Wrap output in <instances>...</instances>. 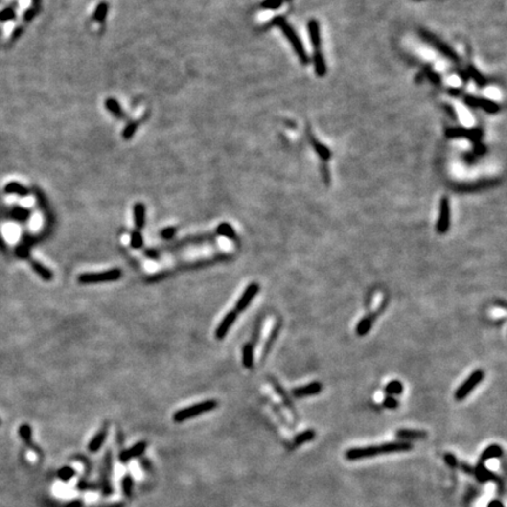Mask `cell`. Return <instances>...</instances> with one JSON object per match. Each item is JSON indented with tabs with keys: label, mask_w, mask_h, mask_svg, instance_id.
<instances>
[{
	"label": "cell",
	"mask_w": 507,
	"mask_h": 507,
	"mask_svg": "<svg viewBox=\"0 0 507 507\" xmlns=\"http://www.w3.org/2000/svg\"><path fill=\"white\" fill-rule=\"evenodd\" d=\"M414 449V445L410 441L398 440L384 443L382 445H370V446L363 447H352L346 452V458L350 461H361L365 458H372V457L382 455H392V453H403L409 452Z\"/></svg>",
	"instance_id": "obj_1"
},
{
	"label": "cell",
	"mask_w": 507,
	"mask_h": 507,
	"mask_svg": "<svg viewBox=\"0 0 507 507\" xmlns=\"http://www.w3.org/2000/svg\"><path fill=\"white\" fill-rule=\"evenodd\" d=\"M271 23L276 25L277 27H279V29L283 32V34L285 35L287 40L290 43L291 47L294 48V51L297 54V57H299L300 63L304 64V65L308 64L309 57H308V53H306V51H305L304 46H303L302 40H300V38L297 35L296 31H295V29L291 27L290 25H289L287 20H285L283 17H276L275 19L271 22Z\"/></svg>",
	"instance_id": "obj_2"
},
{
	"label": "cell",
	"mask_w": 507,
	"mask_h": 507,
	"mask_svg": "<svg viewBox=\"0 0 507 507\" xmlns=\"http://www.w3.org/2000/svg\"><path fill=\"white\" fill-rule=\"evenodd\" d=\"M217 400L210 399V400H205V402H201L199 404H194V405L189 406V408H184L182 410H179L174 414L173 419L176 423H182V421L190 419V418L197 417V415H201L206 412L211 411L215 408H217Z\"/></svg>",
	"instance_id": "obj_3"
},
{
	"label": "cell",
	"mask_w": 507,
	"mask_h": 507,
	"mask_svg": "<svg viewBox=\"0 0 507 507\" xmlns=\"http://www.w3.org/2000/svg\"><path fill=\"white\" fill-rule=\"evenodd\" d=\"M122 271L120 269H110L100 273H85L78 277V282L80 284H100V283L114 282L121 278Z\"/></svg>",
	"instance_id": "obj_4"
},
{
	"label": "cell",
	"mask_w": 507,
	"mask_h": 507,
	"mask_svg": "<svg viewBox=\"0 0 507 507\" xmlns=\"http://www.w3.org/2000/svg\"><path fill=\"white\" fill-rule=\"evenodd\" d=\"M419 34H420L421 39L425 41V43L429 44V45H431L433 48L436 49V51H438L440 54H443L445 58H447L449 60L453 61V63H459V61H461V58H459V55L457 54V52L455 51V49L451 48L447 44H445L444 41H441L438 37H436L435 34H432L431 32L425 31V29H420Z\"/></svg>",
	"instance_id": "obj_5"
},
{
	"label": "cell",
	"mask_w": 507,
	"mask_h": 507,
	"mask_svg": "<svg viewBox=\"0 0 507 507\" xmlns=\"http://www.w3.org/2000/svg\"><path fill=\"white\" fill-rule=\"evenodd\" d=\"M485 377V372L483 370H476L473 371L472 373H471L470 376L467 377L466 379L464 380V383L459 386L458 389H457L456 393H455V398L457 400H462L465 399L468 394L472 392L474 389L478 386L480 383L483 382V379H484Z\"/></svg>",
	"instance_id": "obj_6"
},
{
	"label": "cell",
	"mask_w": 507,
	"mask_h": 507,
	"mask_svg": "<svg viewBox=\"0 0 507 507\" xmlns=\"http://www.w3.org/2000/svg\"><path fill=\"white\" fill-rule=\"evenodd\" d=\"M451 226V209H450V201L447 197H441L439 201V213L437 220V232L443 235L449 231Z\"/></svg>",
	"instance_id": "obj_7"
},
{
	"label": "cell",
	"mask_w": 507,
	"mask_h": 507,
	"mask_svg": "<svg viewBox=\"0 0 507 507\" xmlns=\"http://www.w3.org/2000/svg\"><path fill=\"white\" fill-rule=\"evenodd\" d=\"M464 102L471 108H482L483 111L488 114H496L500 111V106L497 102L492 101L490 99L482 98V96L467 95L464 96Z\"/></svg>",
	"instance_id": "obj_8"
},
{
	"label": "cell",
	"mask_w": 507,
	"mask_h": 507,
	"mask_svg": "<svg viewBox=\"0 0 507 507\" xmlns=\"http://www.w3.org/2000/svg\"><path fill=\"white\" fill-rule=\"evenodd\" d=\"M445 135H446V138H468V140L473 141V142H479V141H482L483 131L479 128L466 129V128H461V127H452V128L446 129Z\"/></svg>",
	"instance_id": "obj_9"
},
{
	"label": "cell",
	"mask_w": 507,
	"mask_h": 507,
	"mask_svg": "<svg viewBox=\"0 0 507 507\" xmlns=\"http://www.w3.org/2000/svg\"><path fill=\"white\" fill-rule=\"evenodd\" d=\"M259 291V285L256 282L250 283L248 287L246 288V290L243 291V294L241 295V297L238 299L236 305H235L234 310L237 312H242L246 310L247 308L250 305L252 300L255 299L256 295L258 294Z\"/></svg>",
	"instance_id": "obj_10"
},
{
	"label": "cell",
	"mask_w": 507,
	"mask_h": 507,
	"mask_svg": "<svg viewBox=\"0 0 507 507\" xmlns=\"http://www.w3.org/2000/svg\"><path fill=\"white\" fill-rule=\"evenodd\" d=\"M473 473H474V476H476V478L478 479L480 483L494 482L498 486H499L500 492L504 491V483H503V480L500 479L499 477H497L496 474L492 472V471L488 470V468L485 466L484 462H480L479 461L478 465H477V466L473 468Z\"/></svg>",
	"instance_id": "obj_11"
},
{
	"label": "cell",
	"mask_w": 507,
	"mask_h": 507,
	"mask_svg": "<svg viewBox=\"0 0 507 507\" xmlns=\"http://www.w3.org/2000/svg\"><path fill=\"white\" fill-rule=\"evenodd\" d=\"M237 312L232 309L231 311H229L228 314L223 317V320L221 321L219 326L216 328V331H215V337L219 341H222L223 338H226V336L228 335L229 330L232 326V324L236 322L237 318Z\"/></svg>",
	"instance_id": "obj_12"
},
{
	"label": "cell",
	"mask_w": 507,
	"mask_h": 507,
	"mask_svg": "<svg viewBox=\"0 0 507 507\" xmlns=\"http://www.w3.org/2000/svg\"><path fill=\"white\" fill-rule=\"evenodd\" d=\"M322 390H323L322 383L312 382V383H310V384H306L304 386H300V388L294 389L293 394H294V397H296V398H304V397H310V396H315V394H318Z\"/></svg>",
	"instance_id": "obj_13"
},
{
	"label": "cell",
	"mask_w": 507,
	"mask_h": 507,
	"mask_svg": "<svg viewBox=\"0 0 507 507\" xmlns=\"http://www.w3.org/2000/svg\"><path fill=\"white\" fill-rule=\"evenodd\" d=\"M146 447H147L146 441H140V443H137L135 445H133V446L129 447V449L122 451V453L120 455V461H121L122 462H127V461H132V459L137 458V457H140L144 452Z\"/></svg>",
	"instance_id": "obj_14"
},
{
	"label": "cell",
	"mask_w": 507,
	"mask_h": 507,
	"mask_svg": "<svg viewBox=\"0 0 507 507\" xmlns=\"http://www.w3.org/2000/svg\"><path fill=\"white\" fill-rule=\"evenodd\" d=\"M308 138H309V140H310L312 148L315 149L316 154L320 156V158L322 159L324 162L329 161L330 159H331V155H332L331 154V150H330L328 147L325 146V144H323L322 142H320V141H318L317 138L311 134L309 129H308Z\"/></svg>",
	"instance_id": "obj_15"
},
{
	"label": "cell",
	"mask_w": 507,
	"mask_h": 507,
	"mask_svg": "<svg viewBox=\"0 0 507 507\" xmlns=\"http://www.w3.org/2000/svg\"><path fill=\"white\" fill-rule=\"evenodd\" d=\"M308 32L310 41L315 49H321L322 45V38H321V28L320 23L316 19H311L308 22Z\"/></svg>",
	"instance_id": "obj_16"
},
{
	"label": "cell",
	"mask_w": 507,
	"mask_h": 507,
	"mask_svg": "<svg viewBox=\"0 0 507 507\" xmlns=\"http://www.w3.org/2000/svg\"><path fill=\"white\" fill-rule=\"evenodd\" d=\"M427 433L423 430H412V429H400L396 432V437L399 440H415V439L426 438Z\"/></svg>",
	"instance_id": "obj_17"
},
{
	"label": "cell",
	"mask_w": 507,
	"mask_h": 507,
	"mask_svg": "<svg viewBox=\"0 0 507 507\" xmlns=\"http://www.w3.org/2000/svg\"><path fill=\"white\" fill-rule=\"evenodd\" d=\"M107 435H108V426L105 425L101 427V430L96 433L95 436L92 438V440H91L90 445H88V450H90V452H98V451L100 450V447L102 446L105 443L106 438H107Z\"/></svg>",
	"instance_id": "obj_18"
},
{
	"label": "cell",
	"mask_w": 507,
	"mask_h": 507,
	"mask_svg": "<svg viewBox=\"0 0 507 507\" xmlns=\"http://www.w3.org/2000/svg\"><path fill=\"white\" fill-rule=\"evenodd\" d=\"M133 213H134V223L137 227V230L141 231L143 229L144 223H146V207H144L143 203H135Z\"/></svg>",
	"instance_id": "obj_19"
},
{
	"label": "cell",
	"mask_w": 507,
	"mask_h": 507,
	"mask_svg": "<svg viewBox=\"0 0 507 507\" xmlns=\"http://www.w3.org/2000/svg\"><path fill=\"white\" fill-rule=\"evenodd\" d=\"M504 451L503 447L498 444H492L490 446H487L486 449L483 451V453L480 455V462H485L487 461H491V459L494 458H500L503 456Z\"/></svg>",
	"instance_id": "obj_20"
},
{
	"label": "cell",
	"mask_w": 507,
	"mask_h": 507,
	"mask_svg": "<svg viewBox=\"0 0 507 507\" xmlns=\"http://www.w3.org/2000/svg\"><path fill=\"white\" fill-rule=\"evenodd\" d=\"M312 60H314L315 72H316L317 76L322 78V76L326 74V64L321 49H315L314 54H312Z\"/></svg>",
	"instance_id": "obj_21"
},
{
	"label": "cell",
	"mask_w": 507,
	"mask_h": 507,
	"mask_svg": "<svg viewBox=\"0 0 507 507\" xmlns=\"http://www.w3.org/2000/svg\"><path fill=\"white\" fill-rule=\"evenodd\" d=\"M269 380H270V383H271V384H273V386H274V389H275V390H276V392H277V393H278V396L282 398V400H283V403H284V405H285V406H287V408H288L289 410H290V411H291V412H293V414H294V415H296V410H295V408H294V405H293V402H291V399H290V398H289V396H288V393H287V392H285V390H284V389H283V388H282V385H281V384H279V383H278V382H277V380H276V379L271 378V377H269Z\"/></svg>",
	"instance_id": "obj_22"
},
{
	"label": "cell",
	"mask_w": 507,
	"mask_h": 507,
	"mask_svg": "<svg viewBox=\"0 0 507 507\" xmlns=\"http://www.w3.org/2000/svg\"><path fill=\"white\" fill-rule=\"evenodd\" d=\"M105 106H106V108H107V111L112 114V115H114L115 117H117V119H123V117L126 116L125 111H123V108L121 107V105H120V102L117 101L116 99L108 98L105 101Z\"/></svg>",
	"instance_id": "obj_23"
},
{
	"label": "cell",
	"mask_w": 507,
	"mask_h": 507,
	"mask_svg": "<svg viewBox=\"0 0 507 507\" xmlns=\"http://www.w3.org/2000/svg\"><path fill=\"white\" fill-rule=\"evenodd\" d=\"M466 73L468 75V79L470 78L472 79V80L474 81V84H476L479 88L485 87V85L487 84V79H486L485 76L483 75L482 73H480L479 70L476 69V67H474V65H472V64L467 65Z\"/></svg>",
	"instance_id": "obj_24"
},
{
	"label": "cell",
	"mask_w": 507,
	"mask_h": 507,
	"mask_svg": "<svg viewBox=\"0 0 507 507\" xmlns=\"http://www.w3.org/2000/svg\"><path fill=\"white\" fill-rule=\"evenodd\" d=\"M254 346L252 343L244 344L242 347V364L246 369H253L254 368Z\"/></svg>",
	"instance_id": "obj_25"
},
{
	"label": "cell",
	"mask_w": 507,
	"mask_h": 507,
	"mask_svg": "<svg viewBox=\"0 0 507 507\" xmlns=\"http://www.w3.org/2000/svg\"><path fill=\"white\" fill-rule=\"evenodd\" d=\"M215 232H216L219 236H223L226 238H229V240L231 241H236L237 240V234L236 231H235V229L232 228L230 223L228 222H222L220 223L219 226H217L216 230H215Z\"/></svg>",
	"instance_id": "obj_26"
},
{
	"label": "cell",
	"mask_w": 507,
	"mask_h": 507,
	"mask_svg": "<svg viewBox=\"0 0 507 507\" xmlns=\"http://www.w3.org/2000/svg\"><path fill=\"white\" fill-rule=\"evenodd\" d=\"M108 10H110V6H108L107 2L106 1L99 2V4L96 5L95 10H94V12H93L92 18H93L94 22L100 23H104L106 20V18H107Z\"/></svg>",
	"instance_id": "obj_27"
},
{
	"label": "cell",
	"mask_w": 507,
	"mask_h": 507,
	"mask_svg": "<svg viewBox=\"0 0 507 507\" xmlns=\"http://www.w3.org/2000/svg\"><path fill=\"white\" fill-rule=\"evenodd\" d=\"M385 393H388L389 396H398V394H402L403 391H404V386H403V383L400 382V380H391V382H389L388 384L385 385V389H384Z\"/></svg>",
	"instance_id": "obj_28"
},
{
	"label": "cell",
	"mask_w": 507,
	"mask_h": 507,
	"mask_svg": "<svg viewBox=\"0 0 507 507\" xmlns=\"http://www.w3.org/2000/svg\"><path fill=\"white\" fill-rule=\"evenodd\" d=\"M316 437V431L315 430H305V431L299 433L294 439V446H300V445H303L308 441H311L312 439Z\"/></svg>",
	"instance_id": "obj_29"
},
{
	"label": "cell",
	"mask_w": 507,
	"mask_h": 507,
	"mask_svg": "<svg viewBox=\"0 0 507 507\" xmlns=\"http://www.w3.org/2000/svg\"><path fill=\"white\" fill-rule=\"evenodd\" d=\"M371 328H372V320L370 317H364L359 321L357 326H356V334L359 337H363V336L369 334Z\"/></svg>",
	"instance_id": "obj_30"
},
{
	"label": "cell",
	"mask_w": 507,
	"mask_h": 507,
	"mask_svg": "<svg viewBox=\"0 0 507 507\" xmlns=\"http://www.w3.org/2000/svg\"><path fill=\"white\" fill-rule=\"evenodd\" d=\"M279 326H281V324H279V323H277V324H276V325H275V326H274L273 331H271V332H270V336H269V338H268V341H267V342H265V344H264V349H263V352H262V358H264V357H265V356H267V355H268V353H269V351H270V350H271V347H273V344H274V343H275V341H276V337H277V335H278V331H279Z\"/></svg>",
	"instance_id": "obj_31"
},
{
	"label": "cell",
	"mask_w": 507,
	"mask_h": 507,
	"mask_svg": "<svg viewBox=\"0 0 507 507\" xmlns=\"http://www.w3.org/2000/svg\"><path fill=\"white\" fill-rule=\"evenodd\" d=\"M32 267H33V269L37 271V274H39V275L43 277L44 279H46V281H51V279L53 278L52 271L49 269H47L46 267H44L43 264H40L39 262H32Z\"/></svg>",
	"instance_id": "obj_32"
},
{
	"label": "cell",
	"mask_w": 507,
	"mask_h": 507,
	"mask_svg": "<svg viewBox=\"0 0 507 507\" xmlns=\"http://www.w3.org/2000/svg\"><path fill=\"white\" fill-rule=\"evenodd\" d=\"M138 127V121H131V122L127 123L121 133L122 138H125V140H129V138H132L135 135V133H137Z\"/></svg>",
	"instance_id": "obj_33"
},
{
	"label": "cell",
	"mask_w": 507,
	"mask_h": 507,
	"mask_svg": "<svg viewBox=\"0 0 507 507\" xmlns=\"http://www.w3.org/2000/svg\"><path fill=\"white\" fill-rule=\"evenodd\" d=\"M131 246L134 249H140L143 246V237L140 230H134L131 234Z\"/></svg>",
	"instance_id": "obj_34"
},
{
	"label": "cell",
	"mask_w": 507,
	"mask_h": 507,
	"mask_svg": "<svg viewBox=\"0 0 507 507\" xmlns=\"http://www.w3.org/2000/svg\"><path fill=\"white\" fill-rule=\"evenodd\" d=\"M283 2H284L283 0H263L261 2V8L268 11H275L282 7Z\"/></svg>",
	"instance_id": "obj_35"
},
{
	"label": "cell",
	"mask_w": 507,
	"mask_h": 507,
	"mask_svg": "<svg viewBox=\"0 0 507 507\" xmlns=\"http://www.w3.org/2000/svg\"><path fill=\"white\" fill-rule=\"evenodd\" d=\"M74 474L75 472L72 467H63L58 472V477L61 480H64V482H67V480H69L72 477H74Z\"/></svg>",
	"instance_id": "obj_36"
},
{
	"label": "cell",
	"mask_w": 507,
	"mask_h": 507,
	"mask_svg": "<svg viewBox=\"0 0 507 507\" xmlns=\"http://www.w3.org/2000/svg\"><path fill=\"white\" fill-rule=\"evenodd\" d=\"M20 436H22V438L25 440L26 444L31 445V441H32L31 427H29L28 425H23L22 427H20Z\"/></svg>",
	"instance_id": "obj_37"
},
{
	"label": "cell",
	"mask_w": 507,
	"mask_h": 507,
	"mask_svg": "<svg viewBox=\"0 0 507 507\" xmlns=\"http://www.w3.org/2000/svg\"><path fill=\"white\" fill-rule=\"evenodd\" d=\"M383 405H384V408H386V409L393 410V409H397L398 406H399V402H398L394 397L388 396L384 398V400H383Z\"/></svg>",
	"instance_id": "obj_38"
},
{
	"label": "cell",
	"mask_w": 507,
	"mask_h": 507,
	"mask_svg": "<svg viewBox=\"0 0 507 507\" xmlns=\"http://www.w3.org/2000/svg\"><path fill=\"white\" fill-rule=\"evenodd\" d=\"M321 174H322V178H323L324 184H325L326 185H329L330 182H331V175H330L329 167L326 166L325 162H324V163H322V166H321Z\"/></svg>",
	"instance_id": "obj_39"
},
{
	"label": "cell",
	"mask_w": 507,
	"mask_h": 507,
	"mask_svg": "<svg viewBox=\"0 0 507 507\" xmlns=\"http://www.w3.org/2000/svg\"><path fill=\"white\" fill-rule=\"evenodd\" d=\"M160 235L163 240H170V238H173L176 235V228H174V227H168V228L162 229Z\"/></svg>",
	"instance_id": "obj_40"
},
{
	"label": "cell",
	"mask_w": 507,
	"mask_h": 507,
	"mask_svg": "<svg viewBox=\"0 0 507 507\" xmlns=\"http://www.w3.org/2000/svg\"><path fill=\"white\" fill-rule=\"evenodd\" d=\"M425 73H426V76H427V78H429L430 80H431V81L433 82V84H435V85L440 84V76H439V75L437 74V73L435 72V70L431 69H429V67H426Z\"/></svg>",
	"instance_id": "obj_41"
},
{
	"label": "cell",
	"mask_w": 507,
	"mask_h": 507,
	"mask_svg": "<svg viewBox=\"0 0 507 507\" xmlns=\"http://www.w3.org/2000/svg\"><path fill=\"white\" fill-rule=\"evenodd\" d=\"M473 153L476 155H484L486 153V146L484 143L482 142V141H479V142H474V147H473Z\"/></svg>",
	"instance_id": "obj_42"
},
{
	"label": "cell",
	"mask_w": 507,
	"mask_h": 507,
	"mask_svg": "<svg viewBox=\"0 0 507 507\" xmlns=\"http://www.w3.org/2000/svg\"><path fill=\"white\" fill-rule=\"evenodd\" d=\"M445 459V462H446L447 465H449L450 467H457L458 466V461H457V458L453 455H451V453H446L444 457Z\"/></svg>",
	"instance_id": "obj_43"
},
{
	"label": "cell",
	"mask_w": 507,
	"mask_h": 507,
	"mask_svg": "<svg viewBox=\"0 0 507 507\" xmlns=\"http://www.w3.org/2000/svg\"><path fill=\"white\" fill-rule=\"evenodd\" d=\"M8 190L12 191V193H19V194H22V195H26L25 188L18 184H11L10 185H8Z\"/></svg>",
	"instance_id": "obj_44"
},
{
	"label": "cell",
	"mask_w": 507,
	"mask_h": 507,
	"mask_svg": "<svg viewBox=\"0 0 507 507\" xmlns=\"http://www.w3.org/2000/svg\"><path fill=\"white\" fill-rule=\"evenodd\" d=\"M259 332H261V321H258L257 324H256V326H255V334L253 335V341L250 342V343H252L254 346H255V344L257 343Z\"/></svg>",
	"instance_id": "obj_45"
},
{
	"label": "cell",
	"mask_w": 507,
	"mask_h": 507,
	"mask_svg": "<svg viewBox=\"0 0 507 507\" xmlns=\"http://www.w3.org/2000/svg\"><path fill=\"white\" fill-rule=\"evenodd\" d=\"M132 485H133L132 479H131V478H128V477H127V478H126L125 480H123V483H122L123 490H125V492H126L127 494H129V491H131Z\"/></svg>",
	"instance_id": "obj_46"
},
{
	"label": "cell",
	"mask_w": 507,
	"mask_h": 507,
	"mask_svg": "<svg viewBox=\"0 0 507 507\" xmlns=\"http://www.w3.org/2000/svg\"><path fill=\"white\" fill-rule=\"evenodd\" d=\"M487 507H505V506H504V504L500 502V500L494 499V500H491V502L487 504Z\"/></svg>",
	"instance_id": "obj_47"
},
{
	"label": "cell",
	"mask_w": 507,
	"mask_h": 507,
	"mask_svg": "<svg viewBox=\"0 0 507 507\" xmlns=\"http://www.w3.org/2000/svg\"><path fill=\"white\" fill-rule=\"evenodd\" d=\"M33 17H34V11H33V8H29V10L26 11V13H25V18H26V20H31L32 18H33Z\"/></svg>",
	"instance_id": "obj_48"
},
{
	"label": "cell",
	"mask_w": 507,
	"mask_h": 507,
	"mask_svg": "<svg viewBox=\"0 0 507 507\" xmlns=\"http://www.w3.org/2000/svg\"><path fill=\"white\" fill-rule=\"evenodd\" d=\"M461 470H464L466 473H473V467L468 466L467 464H461Z\"/></svg>",
	"instance_id": "obj_49"
},
{
	"label": "cell",
	"mask_w": 507,
	"mask_h": 507,
	"mask_svg": "<svg viewBox=\"0 0 507 507\" xmlns=\"http://www.w3.org/2000/svg\"><path fill=\"white\" fill-rule=\"evenodd\" d=\"M446 108H447V111H449V114H450V115L452 116L453 119H456V114H455L456 112H455V110H453V107H450V106H446Z\"/></svg>",
	"instance_id": "obj_50"
},
{
	"label": "cell",
	"mask_w": 507,
	"mask_h": 507,
	"mask_svg": "<svg viewBox=\"0 0 507 507\" xmlns=\"http://www.w3.org/2000/svg\"><path fill=\"white\" fill-rule=\"evenodd\" d=\"M283 1H289V0H283Z\"/></svg>",
	"instance_id": "obj_51"
},
{
	"label": "cell",
	"mask_w": 507,
	"mask_h": 507,
	"mask_svg": "<svg viewBox=\"0 0 507 507\" xmlns=\"http://www.w3.org/2000/svg\"><path fill=\"white\" fill-rule=\"evenodd\" d=\"M415 1H420V0H415Z\"/></svg>",
	"instance_id": "obj_52"
}]
</instances>
